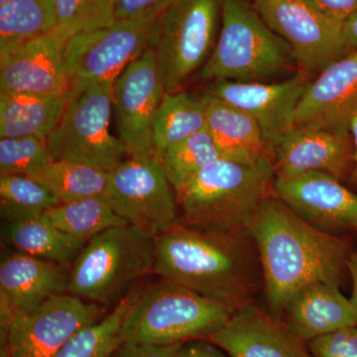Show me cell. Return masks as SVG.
I'll use <instances>...</instances> for the list:
<instances>
[{"label":"cell","mask_w":357,"mask_h":357,"mask_svg":"<svg viewBox=\"0 0 357 357\" xmlns=\"http://www.w3.org/2000/svg\"><path fill=\"white\" fill-rule=\"evenodd\" d=\"M248 232L259 255L265 299L276 318L301 289L318 282L340 287L349 277L351 239L314 227L275 194L255 213Z\"/></svg>","instance_id":"6da1fadb"},{"label":"cell","mask_w":357,"mask_h":357,"mask_svg":"<svg viewBox=\"0 0 357 357\" xmlns=\"http://www.w3.org/2000/svg\"><path fill=\"white\" fill-rule=\"evenodd\" d=\"M153 273L232 311L253 302L263 289L259 255L248 231L180 222L155 237Z\"/></svg>","instance_id":"7a4b0ae2"},{"label":"cell","mask_w":357,"mask_h":357,"mask_svg":"<svg viewBox=\"0 0 357 357\" xmlns=\"http://www.w3.org/2000/svg\"><path fill=\"white\" fill-rule=\"evenodd\" d=\"M271 158L246 164L220 159L199 172L177 195L180 222L223 231H248L265 199L274 195Z\"/></svg>","instance_id":"3957f363"},{"label":"cell","mask_w":357,"mask_h":357,"mask_svg":"<svg viewBox=\"0 0 357 357\" xmlns=\"http://www.w3.org/2000/svg\"><path fill=\"white\" fill-rule=\"evenodd\" d=\"M296 69L290 46L265 23L251 0H222L217 43L197 74L199 82H274L292 76Z\"/></svg>","instance_id":"277c9868"},{"label":"cell","mask_w":357,"mask_h":357,"mask_svg":"<svg viewBox=\"0 0 357 357\" xmlns=\"http://www.w3.org/2000/svg\"><path fill=\"white\" fill-rule=\"evenodd\" d=\"M232 310L164 280L134 294L121 328V342L155 345L206 340L230 318Z\"/></svg>","instance_id":"5b68a950"},{"label":"cell","mask_w":357,"mask_h":357,"mask_svg":"<svg viewBox=\"0 0 357 357\" xmlns=\"http://www.w3.org/2000/svg\"><path fill=\"white\" fill-rule=\"evenodd\" d=\"M155 237L139 229L112 227L91 238L69 272L67 293L116 306L141 277L154 271Z\"/></svg>","instance_id":"8992f818"},{"label":"cell","mask_w":357,"mask_h":357,"mask_svg":"<svg viewBox=\"0 0 357 357\" xmlns=\"http://www.w3.org/2000/svg\"><path fill=\"white\" fill-rule=\"evenodd\" d=\"M222 0H176L157 18L151 46L165 93L182 91L206 64L222 25Z\"/></svg>","instance_id":"52a82bcc"},{"label":"cell","mask_w":357,"mask_h":357,"mask_svg":"<svg viewBox=\"0 0 357 357\" xmlns=\"http://www.w3.org/2000/svg\"><path fill=\"white\" fill-rule=\"evenodd\" d=\"M114 84H93L70 96L62 119L46 140L52 159L110 172L129 158L126 145L109 130Z\"/></svg>","instance_id":"ba28073f"},{"label":"cell","mask_w":357,"mask_h":357,"mask_svg":"<svg viewBox=\"0 0 357 357\" xmlns=\"http://www.w3.org/2000/svg\"><path fill=\"white\" fill-rule=\"evenodd\" d=\"M157 18L116 20L68 40L64 58L70 96L79 95L93 84L114 83L151 46Z\"/></svg>","instance_id":"9c48e42d"},{"label":"cell","mask_w":357,"mask_h":357,"mask_svg":"<svg viewBox=\"0 0 357 357\" xmlns=\"http://www.w3.org/2000/svg\"><path fill=\"white\" fill-rule=\"evenodd\" d=\"M175 195L157 154L115 167L105 198L128 225L157 237L180 222Z\"/></svg>","instance_id":"30bf717a"},{"label":"cell","mask_w":357,"mask_h":357,"mask_svg":"<svg viewBox=\"0 0 357 357\" xmlns=\"http://www.w3.org/2000/svg\"><path fill=\"white\" fill-rule=\"evenodd\" d=\"M100 319V305L60 294L14 314L1 347L11 357H56L77 332Z\"/></svg>","instance_id":"8fae6325"},{"label":"cell","mask_w":357,"mask_h":357,"mask_svg":"<svg viewBox=\"0 0 357 357\" xmlns=\"http://www.w3.org/2000/svg\"><path fill=\"white\" fill-rule=\"evenodd\" d=\"M265 23L290 46L298 67L318 75L349 54L342 27L331 22L307 0H251Z\"/></svg>","instance_id":"7c38bea8"},{"label":"cell","mask_w":357,"mask_h":357,"mask_svg":"<svg viewBox=\"0 0 357 357\" xmlns=\"http://www.w3.org/2000/svg\"><path fill=\"white\" fill-rule=\"evenodd\" d=\"M164 96L158 60L152 48L145 51L115 79L114 109L117 130L129 157L145 158L157 155L153 124Z\"/></svg>","instance_id":"4fadbf2b"},{"label":"cell","mask_w":357,"mask_h":357,"mask_svg":"<svg viewBox=\"0 0 357 357\" xmlns=\"http://www.w3.org/2000/svg\"><path fill=\"white\" fill-rule=\"evenodd\" d=\"M310 82L309 74L298 70L282 81L211 82L204 93L250 115L261 128L273 157L275 147L295 126L296 112Z\"/></svg>","instance_id":"5bb4252c"},{"label":"cell","mask_w":357,"mask_h":357,"mask_svg":"<svg viewBox=\"0 0 357 357\" xmlns=\"http://www.w3.org/2000/svg\"><path fill=\"white\" fill-rule=\"evenodd\" d=\"M69 39L57 28L0 52V93L70 96L64 58Z\"/></svg>","instance_id":"9a60e30c"},{"label":"cell","mask_w":357,"mask_h":357,"mask_svg":"<svg viewBox=\"0 0 357 357\" xmlns=\"http://www.w3.org/2000/svg\"><path fill=\"white\" fill-rule=\"evenodd\" d=\"M274 194L299 217L331 234H357V194L330 174L275 178Z\"/></svg>","instance_id":"2e32d148"},{"label":"cell","mask_w":357,"mask_h":357,"mask_svg":"<svg viewBox=\"0 0 357 357\" xmlns=\"http://www.w3.org/2000/svg\"><path fill=\"white\" fill-rule=\"evenodd\" d=\"M272 161L276 178L323 172L342 182L354 171V140L351 132L295 126L275 147Z\"/></svg>","instance_id":"e0dca14e"},{"label":"cell","mask_w":357,"mask_h":357,"mask_svg":"<svg viewBox=\"0 0 357 357\" xmlns=\"http://www.w3.org/2000/svg\"><path fill=\"white\" fill-rule=\"evenodd\" d=\"M357 116V50L319 73L307 84L296 112L295 126L351 132Z\"/></svg>","instance_id":"ac0fdd59"},{"label":"cell","mask_w":357,"mask_h":357,"mask_svg":"<svg viewBox=\"0 0 357 357\" xmlns=\"http://www.w3.org/2000/svg\"><path fill=\"white\" fill-rule=\"evenodd\" d=\"M206 340L229 357H314L280 319L255 302L234 310L229 321Z\"/></svg>","instance_id":"d6986e66"},{"label":"cell","mask_w":357,"mask_h":357,"mask_svg":"<svg viewBox=\"0 0 357 357\" xmlns=\"http://www.w3.org/2000/svg\"><path fill=\"white\" fill-rule=\"evenodd\" d=\"M63 264L11 251L0 262V342L14 314L67 293L69 273Z\"/></svg>","instance_id":"ffe728a7"},{"label":"cell","mask_w":357,"mask_h":357,"mask_svg":"<svg viewBox=\"0 0 357 357\" xmlns=\"http://www.w3.org/2000/svg\"><path fill=\"white\" fill-rule=\"evenodd\" d=\"M280 319L296 337L309 342L340 328L357 326V312L340 286L318 282L298 291Z\"/></svg>","instance_id":"44dd1931"},{"label":"cell","mask_w":357,"mask_h":357,"mask_svg":"<svg viewBox=\"0 0 357 357\" xmlns=\"http://www.w3.org/2000/svg\"><path fill=\"white\" fill-rule=\"evenodd\" d=\"M203 93L206 130L223 159L257 163L272 153L260 126L248 114L229 103Z\"/></svg>","instance_id":"7402d4cb"},{"label":"cell","mask_w":357,"mask_h":357,"mask_svg":"<svg viewBox=\"0 0 357 357\" xmlns=\"http://www.w3.org/2000/svg\"><path fill=\"white\" fill-rule=\"evenodd\" d=\"M69 96L0 93V138L47 140L67 109Z\"/></svg>","instance_id":"603a6c76"},{"label":"cell","mask_w":357,"mask_h":357,"mask_svg":"<svg viewBox=\"0 0 357 357\" xmlns=\"http://www.w3.org/2000/svg\"><path fill=\"white\" fill-rule=\"evenodd\" d=\"M4 239L14 250L60 264L76 259L88 243L59 229L45 213L7 223Z\"/></svg>","instance_id":"cb8c5ba5"},{"label":"cell","mask_w":357,"mask_h":357,"mask_svg":"<svg viewBox=\"0 0 357 357\" xmlns=\"http://www.w3.org/2000/svg\"><path fill=\"white\" fill-rule=\"evenodd\" d=\"M203 93L190 91L165 93L155 115L153 144L157 154L206 129Z\"/></svg>","instance_id":"d4e9b609"},{"label":"cell","mask_w":357,"mask_h":357,"mask_svg":"<svg viewBox=\"0 0 357 357\" xmlns=\"http://www.w3.org/2000/svg\"><path fill=\"white\" fill-rule=\"evenodd\" d=\"M30 178L45 185L59 203L68 204L105 197L109 172L66 160H53Z\"/></svg>","instance_id":"484cf974"},{"label":"cell","mask_w":357,"mask_h":357,"mask_svg":"<svg viewBox=\"0 0 357 357\" xmlns=\"http://www.w3.org/2000/svg\"><path fill=\"white\" fill-rule=\"evenodd\" d=\"M55 0H7L0 6V52L57 29Z\"/></svg>","instance_id":"4316f807"},{"label":"cell","mask_w":357,"mask_h":357,"mask_svg":"<svg viewBox=\"0 0 357 357\" xmlns=\"http://www.w3.org/2000/svg\"><path fill=\"white\" fill-rule=\"evenodd\" d=\"M45 215L59 229L84 243L112 227L128 225L105 196L59 204Z\"/></svg>","instance_id":"83f0119b"},{"label":"cell","mask_w":357,"mask_h":357,"mask_svg":"<svg viewBox=\"0 0 357 357\" xmlns=\"http://www.w3.org/2000/svg\"><path fill=\"white\" fill-rule=\"evenodd\" d=\"M160 157L176 198L199 172L222 158L206 129L168 148Z\"/></svg>","instance_id":"f1b7e54d"},{"label":"cell","mask_w":357,"mask_h":357,"mask_svg":"<svg viewBox=\"0 0 357 357\" xmlns=\"http://www.w3.org/2000/svg\"><path fill=\"white\" fill-rule=\"evenodd\" d=\"M59 204L54 195L34 178L0 175V213L6 225L39 217Z\"/></svg>","instance_id":"f546056e"},{"label":"cell","mask_w":357,"mask_h":357,"mask_svg":"<svg viewBox=\"0 0 357 357\" xmlns=\"http://www.w3.org/2000/svg\"><path fill=\"white\" fill-rule=\"evenodd\" d=\"M133 299L128 294L107 316L84 326L56 357H109L121 342L122 324Z\"/></svg>","instance_id":"4dcf8cb0"},{"label":"cell","mask_w":357,"mask_h":357,"mask_svg":"<svg viewBox=\"0 0 357 357\" xmlns=\"http://www.w3.org/2000/svg\"><path fill=\"white\" fill-rule=\"evenodd\" d=\"M57 28L69 38L114 23L115 0H55Z\"/></svg>","instance_id":"1f68e13d"},{"label":"cell","mask_w":357,"mask_h":357,"mask_svg":"<svg viewBox=\"0 0 357 357\" xmlns=\"http://www.w3.org/2000/svg\"><path fill=\"white\" fill-rule=\"evenodd\" d=\"M51 161L46 140L36 137L0 139V175L30 177Z\"/></svg>","instance_id":"d6a6232c"},{"label":"cell","mask_w":357,"mask_h":357,"mask_svg":"<svg viewBox=\"0 0 357 357\" xmlns=\"http://www.w3.org/2000/svg\"><path fill=\"white\" fill-rule=\"evenodd\" d=\"M307 347L314 357H357V326L314 338Z\"/></svg>","instance_id":"836d02e7"},{"label":"cell","mask_w":357,"mask_h":357,"mask_svg":"<svg viewBox=\"0 0 357 357\" xmlns=\"http://www.w3.org/2000/svg\"><path fill=\"white\" fill-rule=\"evenodd\" d=\"M176 0H115L117 21L157 18Z\"/></svg>","instance_id":"e575fe53"},{"label":"cell","mask_w":357,"mask_h":357,"mask_svg":"<svg viewBox=\"0 0 357 357\" xmlns=\"http://www.w3.org/2000/svg\"><path fill=\"white\" fill-rule=\"evenodd\" d=\"M183 344L155 345L121 342L109 357H178Z\"/></svg>","instance_id":"d590c367"},{"label":"cell","mask_w":357,"mask_h":357,"mask_svg":"<svg viewBox=\"0 0 357 357\" xmlns=\"http://www.w3.org/2000/svg\"><path fill=\"white\" fill-rule=\"evenodd\" d=\"M324 17L338 26L357 13V0H307Z\"/></svg>","instance_id":"8d00e7d4"},{"label":"cell","mask_w":357,"mask_h":357,"mask_svg":"<svg viewBox=\"0 0 357 357\" xmlns=\"http://www.w3.org/2000/svg\"><path fill=\"white\" fill-rule=\"evenodd\" d=\"M178 357H229L217 345L208 340H195L185 342Z\"/></svg>","instance_id":"74e56055"},{"label":"cell","mask_w":357,"mask_h":357,"mask_svg":"<svg viewBox=\"0 0 357 357\" xmlns=\"http://www.w3.org/2000/svg\"><path fill=\"white\" fill-rule=\"evenodd\" d=\"M342 38L347 51L357 50V13L352 14L342 26Z\"/></svg>","instance_id":"f35d334b"},{"label":"cell","mask_w":357,"mask_h":357,"mask_svg":"<svg viewBox=\"0 0 357 357\" xmlns=\"http://www.w3.org/2000/svg\"><path fill=\"white\" fill-rule=\"evenodd\" d=\"M349 278L352 283V294L351 301L357 312V252L354 250L347 262Z\"/></svg>","instance_id":"ab89813d"},{"label":"cell","mask_w":357,"mask_h":357,"mask_svg":"<svg viewBox=\"0 0 357 357\" xmlns=\"http://www.w3.org/2000/svg\"><path fill=\"white\" fill-rule=\"evenodd\" d=\"M351 134L354 145V167L351 176V182L357 187V116L352 121L351 126Z\"/></svg>","instance_id":"60d3db41"},{"label":"cell","mask_w":357,"mask_h":357,"mask_svg":"<svg viewBox=\"0 0 357 357\" xmlns=\"http://www.w3.org/2000/svg\"><path fill=\"white\" fill-rule=\"evenodd\" d=\"M0 357H11L6 347H1V349H0Z\"/></svg>","instance_id":"b9f144b4"},{"label":"cell","mask_w":357,"mask_h":357,"mask_svg":"<svg viewBox=\"0 0 357 357\" xmlns=\"http://www.w3.org/2000/svg\"><path fill=\"white\" fill-rule=\"evenodd\" d=\"M6 1H7V0H0V6H1V4H3Z\"/></svg>","instance_id":"7bdbcfd3"}]
</instances>
